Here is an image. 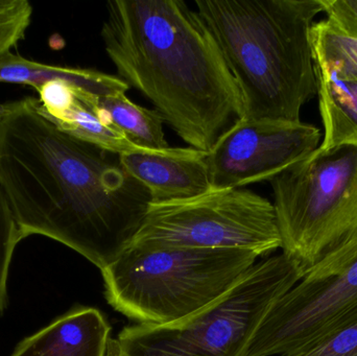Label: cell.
<instances>
[{"instance_id": "cell-4", "label": "cell", "mask_w": 357, "mask_h": 356, "mask_svg": "<svg viewBox=\"0 0 357 356\" xmlns=\"http://www.w3.org/2000/svg\"><path fill=\"white\" fill-rule=\"evenodd\" d=\"M260 257L245 249L130 247L102 270L109 304L140 324L167 326L228 292Z\"/></svg>"}, {"instance_id": "cell-13", "label": "cell", "mask_w": 357, "mask_h": 356, "mask_svg": "<svg viewBox=\"0 0 357 356\" xmlns=\"http://www.w3.org/2000/svg\"><path fill=\"white\" fill-rule=\"evenodd\" d=\"M314 69L324 138L314 153L324 154L343 146L357 148V79L339 77L317 65Z\"/></svg>"}, {"instance_id": "cell-15", "label": "cell", "mask_w": 357, "mask_h": 356, "mask_svg": "<svg viewBox=\"0 0 357 356\" xmlns=\"http://www.w3.org/2000/svg\"><path fill=\"white\" fill-rule=\"evenodd\" d=\"M96 104L106 111L113 125L121 130L136 146L151 150L171 148L165 139L160 113L132 102L126 93L98 96Z\"/></svg>"}, {"instance_id": "cell-16", "label": "cell", "mask_w": 357, "mask_h": 356, "mask_svg": "<svg viewBox=\"0 0 357 356\" xmlns=\"http://www.w3.org/2000/svg\"><path fill=\"white\" fill-rule=\"evenodd\" d=\"M310 44L314 65L339 77L357 79V38L344 35L322 20L312 25Z\"/></svg>"}, {"instance_id": "cell-22", "label": "cell", "mask_w": 357, "mask_h": 356, "mask_svg": "<svg viewBox=\"0 0 357 356\" xmlns=\"http://www.w3.org/2000/svg\"><path fill=\"white\" fill-rule=\"evenodd\" d=\"M10 102H8V104H0V121L3 119V117L6 116V113L10 110Z\"/></svg>"}, {"instance_id": "cell-10", "label": "cell", "mask_w": 357, "mask_h": 356, "mask_svg": "<svg viewBox=\"0 0 357 356\" xmlns=\"http://www.w3.org/2000/svg\"><path fill=\"white\" fill-rule=\"evenodd\" d=\"M46 114L63 131L112 154L173 155L181 148L151 150L136 146L115 125L102 123L87 102L89 92L65 81L36 88Z\"/></svg>"}, {"instance_id": "cell-8", "label": "cell", "mask_w": 357, "mask_h": 356, "mask_svg": "<svg viewBox=\"0 0 357 356\" xmlns=\"http://www.w3.org/2000/svg\"><path fill=\"white\" fill-rule=\"evenodd\" d=\"M357 322V254L327 273L307 272L266 314L245 356H293Z\"/></svg>"}, {"instance_id": "cell-5", "label": "cell", "mask_w": 357, "mask_h": 356, "mask_svg": "<svg viewBox=\"0 0 357 356\" xmlns=\"http://www.w3.org/2000/svg\"><path fill=\"white\" fill-rule=\"evenodd\" d=\"M283 254L327 273L357 254V148L310 157L271 180Z\"/></svg>"}, {"instance_id": "cell-17", "label": "cell", "mask_w": 357, "mask_h": 356, "mask_svg": "<svg viewBox=\"0 0 357 356\" xmlns=\"http://www.w3.org/2000/svg\"><path fill=\"white\" fill-rule=\"evenodd\" d=\"M107 356H190L153 334L144 324L125 327L109 341Z\"/></svg>"}, {"instance_id": "cell-18", "label": "cell", "mask_w": 357, "mask_h": 356, "mask_svg": "<svg viewBox=\"0 0 357 356\" xmlns=\"http://www.w3.org/2000/svg\"><path fill=\"white\" fill-rule=\"evenodd\" d=\"M22 240L8 198L0 185V317L8 305V277L13 254Z\"/></svg>"}, {"instance_id": "cell-11", "label": "cell", "mask_w": 357, "mask_h": 356, "mask_svg": "<svg viewBox=\"0 0 357 356\" xmlns=\"http://www.w3.org/2000/svg\"><path fill=\"white\" fill-rule=\"evenodd\" d=\"M119 160L148 190L151 203L186 200L213 189L207 153L195 148H181L173 155L123 154Z\"/></svg>"}, {"instance_id": "cell-2", "label": "cell", "mask_w": 357, "mask_h": 356, "mask_svg": "<svg viewBox=\"0 0 357 356\" xmlns=\"http://www.w3.org/2000/svg\"><path fill=\"white\" fill-rule=\"evenodd\" d=\"M105 50L117 77L150 100L189 148L208 153L245 113L215 38L182 0H111Z\"/></svg>"}, {"instance_id": "cell-1", "label": "cell", "mask_w": 357, "mask_h": 356, "mask_svg": "<svg viewBox=\"0 0 357 356\" xmlns=\"http://www.w3.org/2000/svg\"><path fill=\"white\" fill-rule=\"evenodd\" d=\"M0 185L22 240L52 238L100 271L131 246L152 202L119 155L63 131L29 96L0 121Z\"/></svg>"}, {"instance_id": "cell-12", "label": "cell", "mask_w": 357, "mask_h": 356, "mask_svg": "<svg viewBox=\"0 0 357 356\" xmlns=\"http://www.w3.org/2000/svg\"><path fill=\"white\" fill-rule=\"evenodd\" d=\"M111 327L92 307H77L19 343L10 356H107Z\"/></svg>"}, {"instance_id": "cell-20", "label": "cell", "mask_w": 357, "mask_h": 356, "mask_svg": "<svg viewBox=\"0 0 357 356\" xmlns=\"http://www.w3.org/2000/svg\"><path fill=\"white\" fill-rule=\"evenodd\" d=\"M293 356H357V322L328 334Z\"/></svg>"}, {"instance_id": "cell-9", "label": "cell", "mask_w": 357, "mask_h": 356, "mask_svg": "<svg viewBox=\"0 0 357 356\" xmlns=\"http://www.w3.org/2000/svg\"><path fill=\"white\" fill-rule=\"evenodd\" d=\"M314 125L282 121L237 119L207 153L213 189L243 188L271 181L305 160L321 144Z\"/></svg>"}, {"instance_id": "cell-6", "label": "cell", "mask_w": 357, "mask_h": 356, "mask_svg": "<svg viewBox=\"0 0 357 356\" xmlns=\"http://www.w3.org/2000/svg\"><path fill=\"white\" fill-rule=\"evenodd\" d=\"M281 246L273 203L252 190L225 188L186 200L151 203L130 247L245 249L264 256Z\"/></svg>"}, {"instance_id": "cell-3", "label": "cell", "mask_w": 357, "mask_h": 356, "mask_svg": "<svg viewBox=\"0 0 357 356\" xmlns=\"http://www.w3.org/2000/svg\"><path fill=\"white\" fill-rule=\"evenodd\" d=\"M245 105V118L299 123L318 95L310 31L322 0H197Z\"/></svg>"}, {"instance_id": "cell-14", "label": "cell", "mask_w": 357, "mask_h": 356, "mask_svg": "<svg viewBox=\"0 0 357 356\" xmlns=\"http://www.w3.org/2000/svg\"><path fill=\"white\" fill-rule=\"evenodd\" d=\"M54 81L68 82L98 96L126 93L130 89L119 77L94 69L43 64L12 52L0 56V83L22 84L36 89Z\"/></svg>"}, {"instance_id": "cell-7", "label": "cell", "mask_w": 357, "mask_h": 356, "mask_svg": "<svg viewBox=\"0 0 357 356\" xmlns=\"http://www.w3.org/2000/svg\"><path fill=\"white\" fill-rule=\"evenodd\" d=\"M284 254L255 263L228 292L191 317L153 332L192 356H245L273 305L303 278Z\"/></svg>"}, {"instance_id": "cell-21", "label": "cell", "mask_w": 357, "mask_h": 356, "mask_svg": "<svg viewBox=\"0 0 357 356\" xmlns=\"http://www.w3.org/2000/svg\"><path fill=\"white\" fill-rule=\"evenodd\" d=\"M325 20L344 35L357 38V0H322Z\"/></svg>"}, {"instance_id": "cell-19", "label": "cell", "mask_w": 357, "mask_h": 356, "mask_svg": "<svg viewBox=\"0 0 357 356\" xmlns=\"http://www.w3.org/2000/svg\"><path fill=\"white\" fill-rule=\"evenodd\" d=\"M33 6L27 0H0V56L24 39Z\"/></svg>"}]
</instances>
